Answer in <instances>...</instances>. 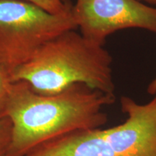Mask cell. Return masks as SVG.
I'll return each mask as SVG.
<instances>
[{"label": "cell", "instance_id": "obj_6", "mask_svg": "<svg viewBox=\"0 0 156 156\" xmlns=\"http://www.w3.org/2000/svg\"><path fill=\"white\" fill-rule=\"evenodd\" d=\"M23 156H119L102 129H80L40 144Z\"/></svg>", "mask_w": 156, "mask_h": 156}, {"label": "cell", "instance_id": "obj_3", "mask_svg": "<svg viewBox=\"0 0 156 156\" xmlns=\"http://www.w3.org/2000/svg\"><path fill=\"white\" fill-rule=\"evenodd\" d=\"M72 6L53 14L26 0H0V66L10 79L45 44L77 28Z\"/></svg>", "mask_w": 156, "mask_h": 156}, {"label": "cell", "instance_id": "obj_10", "mask_svg": "<svg viewBox=\"0 0 156 156\" xmlns=\"http://www.w3.org/2000/svg\"><path fill=\"white\" fill-rule=\"evenodd\" d=\"M147 93L154 95L156 94V77L148 85Z\"/></svg>", "mask_w": 156, "mask_h": 156}, {"label": "cell", "instance_id": "obj_5", "mask_svg": "<svg viewBox=\"0 0 156 156\" xmlns=\"http://www.w3.org/2000/svg\"><path fill=\"white\" fill-rule=\"evenodd\" d=\"M120 104L126 120L103 129L113 150L119 156H156V94L145 104L123 96Z\"/></svg>", "mask_w": 156, "mask_h": 156}, {"label": "cell", "instance_id": "obj_4", "mask_svg": "<svg viewBox=\"0 0 156 156\" xmlns=\"http://www.w3.org/2000/svg\"><path fill=\"white\" fill-rule=\"evenodd\" d=\"M72 12L82 36L100 46L123 29L156 34V8L140 0H76Z\"/></svg>", "mask_w": 156, "mask_h": 156}, {"label": "cell", "instance_id": "obj_8", "mask_svg": "<svg viewBox=\"0 0 156 156\" xmlns=\"http://www.w3.org/2000/svg\"><path fill=\"white\" fill-rule=\"evenodd\" d=\"M12 125L8 117L0 119V156H6L12 139Z\"/></svg>", "mask_w": 156, "mask_h": 156}, {"label": "cell", "instance_id": "obj_1", "mask_svg": "<svg viewBox=\"0 0 156 156\" xmlns=\"http://www.w3.org/2000/svg\"><path fill=\"white\" fill-rule=\"evenodd\" d=\"M114 101V94L84 84L44 95L24 82H14L5 113L12 125L6 156H23L40 144L76 130L101 128L108 120L103 108Z\"/></svg>", "mask_w": 156, "mask_h": 156}, {"label": "cell", "instance_id": "obj_11", "mask_svg": "<svg viewBox=\"0 0 156 156\" xmlns=\"http://www.w3.org/2000/svg\"><path fill=\"white\" fill-rule=\"evenodd\" d=\"M140 1H144L148 4H151V5H156V0H140Z\"/></svg>", "mask_w": 156, "mask_h": 156}, {"label": "cell", "instance_id": "obj_9", "mask_svg": "<svg viewBox=\"0 0 156 156\" xmlns=\"http://www.w3.org/2000/svg\"><path fill=\"white\" fill-rule=\"evenodd\" d=\"M42 7L53 14H61L65 12L71 7L69 2L62 0H26Z\"/></svg>", "mask_w": 156, "mask_h": 156}, {"label": "cell", "instance_id": "obj_2", "mask_svg": "<svg viewBox=\"0 0 156 156\" xmlns=\"http://www.w3.org/2000/svg\"><path fill=\"white\" fill-rule=\"evenodd\" d=\"M112 57L103 46L75 30L56 36L18 68L12 83L24 82L44 95L59 93L75 84L114 94Z\"/></svg>", "mask_w": 156, "mask_h": 156}, {"label": "cell", "instance_id": "obj_7", "mask_svg": "<svg viewBox=\"0 0 156 156\" xmlns=\"http://www.w3.org/2000/svg\"><path fill=\"white\" fill-rule=\"evenodd\" d=\"M12 83L9 75L0 66V119L5 117Z\"/></svg>", "mask_w": 156, "mask_h": 156}]
</instances>
